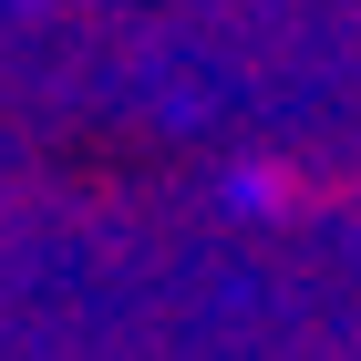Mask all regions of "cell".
<instances>
[{
	"label": "cell",
	"instance_id": "obj_1",
	"mask_svg": "<svg viewBox=\"0 0 361 361\" xmlns=\"http://www.w3.org/2000/svg\"><path fill=\"white\" fill-rule=\"evenodd\" d=\"M238 196H248V207H300V176H289V166H248V176H238Z\"/></svg>",
	"mask_w": 361,
	"mask_h": 361
}]
</instances>
